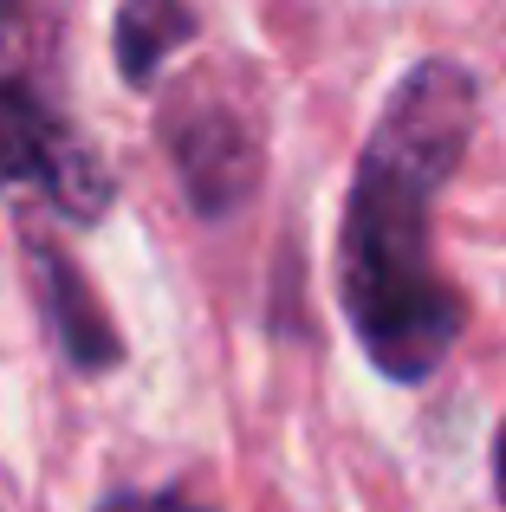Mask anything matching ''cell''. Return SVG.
<instances>
[{
	"instance_id": "obj_3",
	"label": "cell",
	"mask_w": 506,
	"mask_h": 512,
	"mask_svg": "<svg viewBox=\"0 0 506 512\" xmlns=\"http://www.w3.org/2000/svg\"><path fill=\"white\" fill-rule=\"evenodd\" d=\"M163 137L176 143V169L189 182V195L202 201V214H221L253 188L260 175V156H253V137L241 130V117L228 104L189 98V111H176V124H163Z\"/></svg>"
},
{
	"instance_id": "obj_5",
	"label": "cell",
	"mask_w": 506,
	"mask_h": 512,
	"mask_svg": "<svg viewBox=\"0 0 506 512\" xmlns=\"http://www.w3.org/2000/svg\"><path fill=\"white\" fill-rule=\"evenodd\" d=\"M195 33L189 7H163V0H137V7L117 13V65H124L130 85H150L163 72V59Z\"/></svg>"
},
{
	"instance_id": "obj_4",
	"label": "cell",
	"mask_w": 506,
	"mask_h": 512,
	"mask_svg": "<svg viewBox=\"0 0 506 512\" xmlns=\"http://www.w3.org/2000/svg\"><path fill=\"white\" fill-rule=\"evenodd\" d=\"M26 253H33V279L46 292V312H52V331H59L65 357L78 370H111L124 357V338L111 331V318H104L98 292L85 286V273L72 266V253H59L46 234H26Z\"/></svg>"
},
{
	"instance_id": "obj_6",
	"label": "cell",
	"mask_w": 506,
	"mask_h": 512,
	"mask_svg": "<svg viewBox=\"0 0 506 512\" xmlns=\"http://www.w3.org/2000/svg\"><path fill=\"white\" fill-rule=\"evenodd\" d=\"M98 512H202V506H189L182 493H111Z\"/></svg>"
},
{
	"instance_id": "obj_7",
	"label": "cell",
	"mask_w": 506,
	"mask_h": 512,
	"mask_svg": "<svg viewBox=\"0 0 506 512\" xmlns=\"http://www.w3.org/2000/svg\"><path fill=\"white\" fill-rule=\"evenodd\" d=\"M494 493H500V506H506V422H500V435H494Z\"/></svg>"
},
{
	"instance_id": "obj_2",
	"label": "cell",
	"mask_w": 506,
	"mask_h": 512,
	"mask_svg": "<svg viewBox=\"0 0 506 512\" xmlns=\"http://www.w3.org/2000/svg\"><path fill=\"white\" fill-rule=\"evenodd\" d=\"M0 175L33 182L72 221H98L104 201H111V175L91 156V143L20 72H0Z\"/></svg>"
},
{
	"instance_id": "obj_1",
	"label": "cell",
	"mask_w": 506,
	"mask_h": 512,
	"mask_svg": "<svg viewBox=\"0 0 506 512\" xmlns=\"http://www.w3.org/2000/svg\"><path fill=\"white\" fill-rule=\"evenodd\" d=\"M474 137V78L455 59H422L390 91L351 182L338 240V292L364 357L396 383H422L461 338L455 279L435 266L429 201Z\"/></svg>"
}]
</instances>
